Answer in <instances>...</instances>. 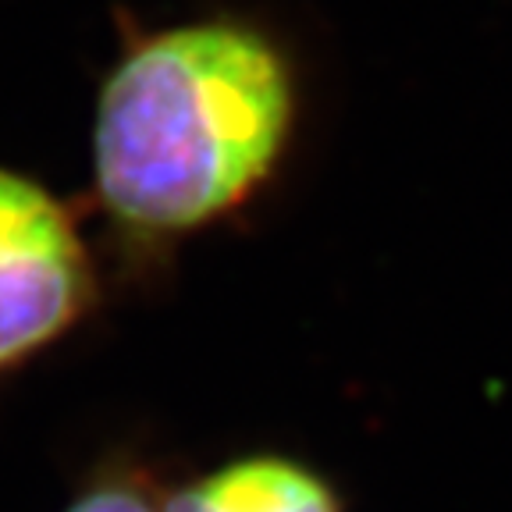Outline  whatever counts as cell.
I'll list each match as a JSON object with an SVG mask.
<instances>
[{
    "mask_svg": "<svg viewBox=\"0 0 512 512\" xmlns=\"http://www.w3.org/2000/svg\"><path fill=\"white\" fill-rule=\"evenodd\" d=\"M164 512H345V505L335 484L303 459L249 452L171 491Z\"/></svg>",
    "mask_w": 512,
    "mask_h": 512,
    "instance_id": "cell-3",
    "label": "cell"
},
{
    "mask_svg": "<svg viewBox=\"0 0 512 512\" xmlns=\"http://www.w3.org/2000/svg\"><path fill=\"white\" fill-rule=\"evenodd\" d=\"M64 512H164V502H157L146 473L118 463L96 473Z\"/></svg>",
    "mask_w": 512,
    "mask_h": 512,
    "instance_id": "cell-4",
    "label": "cell"
},
{
    "mask_svg": "<svg viewBox=\"0 0 512 512\" xmlns=\"http://www.w3.org/2000/svg\"><path fill=\"white\" fill-rule=\"evenodd\" d=\"M96 306L79 217L43 182L0 164V384L72 335Z\"/></svg>",
    "mask_w": 512,
    "mask_h": 512,
    "instance_id": "cell-2",
    "label": "cell"
},
{
    "mask_svg": "<svg viewBox=\"0 0 512 512\" xmlns=\"http://www.w3.org/2000/svg\"><path fill=\"white\" fill-rule=\"evenodd\" d=\"M296 121V68L267 29L228 15L157 29L96 96V200L136 246L207 232L278 175Z\"/></svg>",
    "mask_w": 512,
    "mask_h": 512,
    "instance_id": "cell-1",
    "label": "cell"
}]
</instances>
